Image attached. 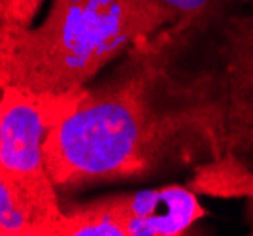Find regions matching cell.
<instances>
[{"mask_svg":"<svg viewBox=\"0 0 253 236\" xmlns=\"http://www.w3.org/2000/svg\"><path fill=\"white\" fill-rule=\"evenodd\" d=\"M43 153L61 195L169 180L217 161L213 140L174 78L165 31L85 85L82 104L49 132Z\"/></svg>","mask_w":253,"mask_h":236,"instance_id":"1","label":"cell"},{"mask_svg":"<svg viewBox=\"0 0 253 236\" xmlns=\"http://www.w3.org/2000/svg\"><path fill=\"white\" fill-rule=\"evenodd\" d=\"M174 21L165 0H51L38 27L0 33V87L82 89Z\"/></svg>","mask_w":253,"mask_h":236,"instance_id":"2","label":"cell"},{"mask_svg":"<svg viewBox=\"0 0 253 236\" xmlns=\"http://www.w3.org/2000/svg\"><path fill=\"white\" fill-rule=\"evenodd\" d=\"M169 38L174 78L217 159L253 172V11L240 10L199 40Z\"/></svg>","mask_w":253,"mask_h":236,"instance_id":"3","label":"cell"},{"mask_svg":"<svg viewBox=\"0 0 253 236\" xmlns=\"http://www.w3.org/2000/svg\"><path fill=\"white\" fill-rule=\"evenodd\" d=\"M0 89V236H49L64 210L43 148L49 132L82 104L85 87L64 93Z\"/></svg>","mask_w":253,"mask_h":236,"instance_id":"4","label":"cell"},{"mask_svg":"<svg viewBox=\"0 0 253 236\" xmlns=\"http://www.w3.org/2000/svg\"><path fill=\"white\" fill-rule=\"evenodd\" d=\"M199 197L187 183H163L80 202L63 200V208L102 215L119 227L123 236H183L208 215Z\"/></svg>","mask_w":253,"mask_h":236,"instance_id":"5","label":"cell"},{"mask_svg":"<svg viewBox=\"0 0 253 236\" xmlns=\"http://www.w3.org/2000/svg\"><path fill=\"white\" fill-rule=\"evenodd\" d=\"M187 185L201 197L244 200L246 219L253 227V172L240 162L229 157L202 162L193 170Z\"/></svg>","mask_w":253,"mask_h":236,"instance_id":"6","label":"cell"},{"mask_svg":"<svg viewBox=\"0 0 253 236\" xmlns=\"http://www.w3.org/2000/svg\"><path fill=\"white\" fill-rule=\"evenodd\" d=\"M165 4L176 11V21L165 27V33L181 42L213 33L246 6L244 0H165Z\"/></svg>","mask_w":253,"mask_h":236,"instance_id":"7","label":"cell"},{"mask_svg":"<svg viewBox=\"0 0 253 236\" xmlns=\"http://www.w3.org/2000/svg\"><path fill=\"white\" fill-rule=\"evenodd\" d=\"M43 0H0V33H15L32 27Z\"/></svg>","mask_w":253,"mask_h":236,"instance_id":"8","label":"cell"},{"mask_svg":"<svg viewBox=\"0 0 253 236\" xmlns=\"http://www.w3.org/2000/svg\"><path fill=\"white\" fill-rule=\"evenodd\" d=\"M244 4H246V6H252L253 8V0H244Z\"/></svg>","mask_w":253,"mask_h":236,"instance_id":"9","label":"cell"},{"mask_svg":"<svg viewBox=\"0 0 253 236\" xmlns=\"http://www.w3.org/2000/svg\"><path fill=\"white\" fill-rule=\"evenodd\" d=\"M252 235H253V227H252Z\"/></svg>","mask_w":253,"mask_h":236,"instance_id":"10","label":"cell"}]
</instances>
